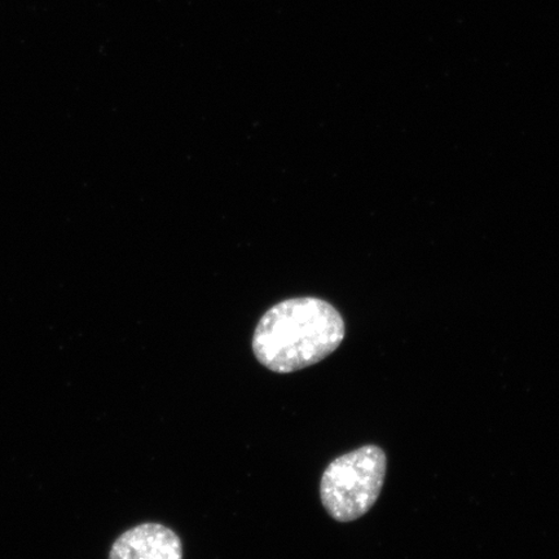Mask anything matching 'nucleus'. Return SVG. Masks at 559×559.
<instances>
[{"instance_id": "obj_1", "label": "nucleus", "mask_w": 559, "mask_h": 559, "mask_svg": "<svg viewBox=\"0 0 559 559\" xmlns=\"http://www.w3.org/2000/svg\"><path fill=\"white\" fill-rule=\"evenodd\" d=\"M345 321L326 300H283L265 312L255 328L253 353L275 373H293L324 360L345 338Z\"/></svg>"}, {"instance_id": "obj_2", "label": "nucleus", "mask_w": 559, "mask_h": 559, "mask_svg": "<svg viewBox=\"0 0 559 559\" xmlns=\"http://www.w3.org/2000/svg\"><path fill=\"white\" fill-rule=\"evenodd\" d=\"M386 465V454L377 445L361 447L332 461L320 484L328 514L344 523L367 514L382 491Z\"/></svg>"}, {"instance_id": "obj_3", "label": "nucleus", "mask_w": 559, "mask_h": 559, "mask_svg": "<svg viewBox=\"0 0 559 559\" xmlns=\"http://www.w3.org/2000/svg\"><path fill=\"white\" fill-rule=\"evenodd\" d=\"M109 559H183V544L164 524L143 523L118 537Z\"/></svg>"}]
</instances>
